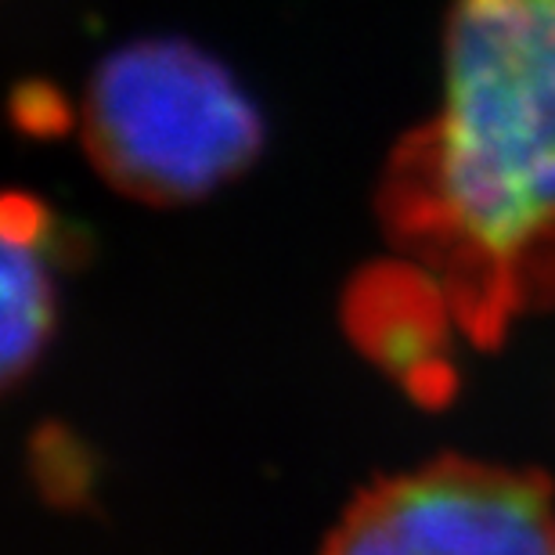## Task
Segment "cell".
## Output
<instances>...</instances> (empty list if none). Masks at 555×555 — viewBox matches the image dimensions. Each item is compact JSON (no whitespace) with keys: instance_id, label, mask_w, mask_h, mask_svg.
Here are the masks:
<instances>
[{"instance_id":"6da1fadb","label":"cell","mask_w":555,"mask_h":555,"mask_svg":"<svg viewBox=\"0 0 555 555\" xmlns=\"http://www.w3.org/2000/svg\"><path fill=\"white\" fill-rule=\"evenodd\" d=\"M443 102L393 155L386 235L476 343L555 296V0H451Z\"/></svg>"},{"instance_id":"7a4b0ae2","label":"cell","mask_w":555,"mask_h":555,"mask_svg":"<svg viewBox=\"0 0 555 555\" xmlns=\"http://www.w3.org/2000/svg\"><path fill=\"white\" fill-rule=\"evenodd\" d=\"M260 116L209 54L181 40L116 51L83 98V144L119 192L192 203L238 177L260 152Z\"/></svg>"},{"instance_id":"3957f363","label":"cell","mask_w":555,"mask_h":555,"mask_svg":"<svg viewBox=\"0 0 555 555\" xmlns=\"http://www.w3.org/2000/svg\"><path fill=\"white\" fill-rule=\"evenodd\" d=\"M332 552H555V498L541 473L440 459L379 480L347 508Z\"/></svg>"},{"instance_id":"277c9868","label":"cell","mask_w":555,"mask_h":555,"mask_svg":"<svg viewBox=\"0 0 555 555\" xmlns=\"http://www.w3.org/2000/svg\"><path fill=\"white\" fill-rule=\"evenodd\" d=\"M4 379L15 383L40 358L54 318V235L33 198L4 206Z\"/></svg>"}]
</instances>
